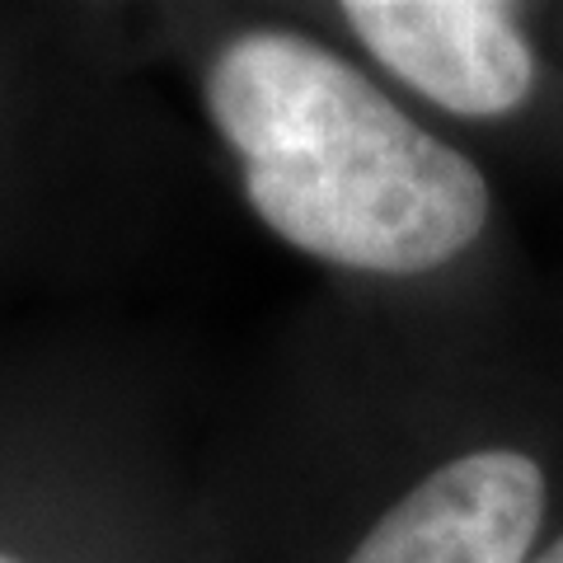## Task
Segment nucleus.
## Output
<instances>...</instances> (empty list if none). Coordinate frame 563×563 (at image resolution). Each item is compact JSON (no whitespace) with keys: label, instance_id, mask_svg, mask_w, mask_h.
Segmentation results:
<instances>
[{"label":"nucleus","instance_id":"obj_4","mask_svg":"<svg viewBox=\"0 0 563 563\" xmlns=\"http://www.w3.org/2000/svg\"><path fill=\"white\" fill-rule=\"evenodd\" d=\"M531 563H563V536H559V540L550 544V550H540V554H536Z\"/></svg>","mask_w":563,"mask_h":563},{"label":"nucleus","instance_id":"obj_1","mask_svg":"<svg viewBox=\"0 0 563 563\" xmlns=\"http://www.w3.org/2000/svg\"><path fill=\"white\" fill-rule=\"evenodd\" d=\"M207 113L277 240L357 273H432L488 225L474 161L291 29H244L207 66Z\"/></svg>","mask_w":563,"mask_h":563},{"label":"nucleus","instance_id":"obj_2","mask_svg":"<svg viewBox=\"0 0 563 563\" xmlns=\"http://www.w3.org/2000/svg\"><path fill=\"white\" fill-rule=\"evenodd\" d=\"M343 20L404 85L461 118H503L526 103L536 57L507 5L488 0H347Z\"/></svg>","mask_w":563,"mask_h":563},{"label":"nucleus","instance_id":"obj_3","mask_svg":"<svg viewBox=\"0 0 563 563\" xmlns=\"http://www.w3.org/2000/svg\"><path fill=\"white\" fill-rule=\"evenodd\" d=\"M544 521V470L521 451H474L432 470L347 563H526Z\"/></svg>","mask_w":563,"mask_h":563},{"label":"nucleus","instance_id":"obj_5","mask_svg":"<svg viewBox=\"0 0 563 563\" xmlns=\"http://www.w3.org/2000/svg\"><path fill=\"white\" fill-rule=\"evenodd\" d=\"M0 563H20V559H10V554H0Z\"/></svg>","mask_w":563,"mask_h":563}]
</instances>
